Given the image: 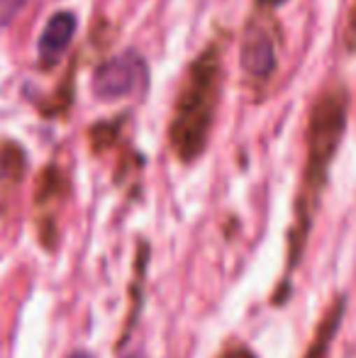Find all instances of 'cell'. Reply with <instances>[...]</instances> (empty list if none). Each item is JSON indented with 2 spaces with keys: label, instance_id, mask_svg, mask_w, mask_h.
<instances>
[{
  "label": "cell",
  "instance_id": "cell-1",
  "mask_svg": "<svg viewBox=\"0 0 356 358\" xmlns=\"http://www.w3.org/2000/svg\"><path fill=\"white\" fill-rule=\"evenodd\" d=\"M225 88V42L210 39L180 78L166 139L178 164L193 166L210 146Z\"/></svg>",
  "mask_w": 356,
  "mask_h": 358
},
{
  "label": "cell",
  "instance_id": "cell-2",
  "mask_svg": "<svg viewBox=\"0 0 356 358\" xmlns=\"http://www.w3.org/2000/svg\"><path fill=\"white\" fill-rule=\"evenodd\" d=\"M344 127H347V93H344V88H332L320 95L313 108V115H310L308 161H305L298 200H295V222L288 241V271H285V278L280 283L276 302L285 297L288 278L298 266L300 256H303L305 241H308L310 227H313V217L318 213L320 195H322L325 183H327L329 166H332L334 154L342 144Z\"/></svg>",
  "mask_w": 356,
  "mask_h": 358
},
{
  "label": "cell",
  "instance_id": "cell-3",
  "mask_svg": "<svg viewBox=\"0 0 356 358\" xmlns=\"http://www.w3.org/2000/svg\"><path fill=\"white\" fill-rule=\"evenodd\" d=\"M273 10L254 8V15L247 20L239 42V64H242L244 78L252 85H266L278 71V42H276Z\"/></svg>",
  "mask_w": 356,
  "mask_h": 358
},
{
  "label": "cell",
  "instance_id": "cell-4",
  "mask_svg": "<svg viewBox=\"0 0 356 358\" xmlns=\"http://www.w3.org/2000/svg\"><path fill=\"white\" fill-rule=\"evenodd\" d=\"M71 198V178L59 164H47L34 190V224L47 251L59 249V215Z\"/></svg>",
  "mask_w": 356,
  "mask_h": 358
},
{
  "label": "cell",
  "instance_id": "cell-5",
  "mask_svg": "<svg viewBox=\"0 0 356 358\" xmlns=\"http://www.w3.org/2000/svg\"><path fill=\"white\" fill-rule=\"evenodd\" d=\"M144 78H147V62L139 52L127 49L95 66L90 88L98 100L113 103V100L127 98Z\"/></svg>",
  "mask_w": 356,
  "mask_h": 358
},
{
  "label": "cell",
  "instance_id": "cell-6",
  "mask_svg": "<svg viewBox=\"0 0 356 358\" xmlns=\"http://www.w3.org/2000/svg\"><path fill=\"white\" fill-rule=\"evenodd\" d=\"M76 27H78V20L71 10H57V13L47 20V24H44L42 34H39V42H37L39 69L49 71V69H54L62 62L66 49L71 47Z\"/></svg>",
  "mask_w": 356,
  "mask_h": 358
},
{
  "label": "cell",
  "instance_id": "cell-7",
  "mask_svg": "<svg viewBox=\"0 0 356 358\" xmlns=\"http://www.w3.org/2000/svg\"><path fill=\"white\" fill-rule=\"evenodd\" d=\"M149 256H152V249H149V244L142 239L137 249V259H134V278H132V287H129V312H127V317H124V329L118 341L120 349L127 344L129 334H132V329L137 327L139 312H142V292H144V280H147Z\"/></svg>",
  "mask_w": 356,
  "mask_h": 358
},
{
  "label": "cell",
  "instance_id": "cell-8",
  "mask_svg": "<svg viewBox=\"0 0 356 358\" xmlns=\"http://www.w3.org/2000/svg\"><path fill=\"white\" fill-rule=\"evenodd\" d=\"M122 127H124V117L93 124V127L88 129V142H90L93 154H105V151L113 149V146L118 144V139L122 137Z\"/></svg>",
  "mask_w": 356,
  "mask_h": 358
},
{
  "label": "cell",
  "instance_id": "cell-9",
  "mask_svg": "<svg viewBox=\"0 0 356 358\" xmlns=\"http://www.w3.org/2000/svg\"><path fill=\"white\" fill-rule=\"evenodd\" d=\"M337 317H339V310L329 317V322H325V324L320 327L318 339H315V344L310 346V351H308V356H305V358H325L327 344H329V339H332V331H334V327H337Z\"/></svg>",
  "mask_w": 356,
  "mask_h": 358
},
{
  "label": "cell",
  "instance_id": "cell-10",
  "mask_svg": "<svg viewBox=\"0 0 356 358\" xmlns=\"http://www.w3.org/2000/svg\"><path fill=\"white\" fill-rule=\"evenodd\" d=\"M29 0H0V27H8Z\"/></svg>",
  "mask_w": 356,
  "mask_h": 358
},
{
  "label": "cell",
  "instance_id": "cell-11",
  "mask_svg": "<svg viewBox=\"0 0 356 358\" xmlns=\"http://www.w3.org/2000/svg\"><path fill=\"white\" fill-rule=\"evenodd\" d=\"M215 358H257V354L244 344H227Z\"/></svg>",
  "mask_w": 356,
  "mask_h": 358
},
{
  "label": "cell",
  "instance_id": "cell-12",
  "mask_svg": "<svg viewBox=\"0 0 356 358\" xmlns=\"http://www.w3.org/2000/svg\"><path fill=\"white\" fill-rule=\"evenodd\" d=\"M347 47L356 49V5L352 10V17H349V29H347Z\"/></svg>",
  "mask_w": 356,
  "mask_h": 358
},
{
  "label": "cell",
  "instance_id": "cell-13",
  "mask_svg": "<svg viewBox=\"0 0 356 358\" xmlns=\"http://www.w3.org/2000/svg\"><path fill=\"white\" fill-rule=\"evenodd\" d=\"M285 0H254V8H264V10H276L280 8Z\"/></svg>",
  "mask_w": 356,
  "mask_h": 358
},
{
  "label": "cell",
  "instance_id": "cell-14",
  "mask_svg": "<svg viewBox=\"0 0 356 358\" xmlns=\"http://www.w3.org/2000/svg\"><path fill=\"white\" fill-rule=\"evenodd\" d=\"M69 358H95L93 354H88V351H76V354H71Z\"/></svg>",
  "mask_w": 356,
  "mask_h": 358
},
{
  "label": "cell",
  "instance_id": "cell-15",
  "mask_svg": "<svg viewBox=\"0 0 356 358\" xmlns=\"http://www.w3.org/2000/svg\"><path fill=\"white\" fill-rule=\"evenodd\" d=\"M122 358H144L142 354H127V356H122Z\"/></svg>",
  "mask_w": 356,
  "mask_h": 358
}]
</instances>
